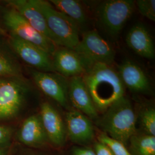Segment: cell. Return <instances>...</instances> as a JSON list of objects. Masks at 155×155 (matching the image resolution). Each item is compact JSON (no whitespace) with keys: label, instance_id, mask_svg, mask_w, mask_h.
I'll use <instances>...</instances> for the list:
<instances>
[{"label":"cell","instance_id":"cell-1","mask_svg":"<svg viewBox=\"0 0 155 155\" xmlns=\"http://www.w3.org/2000/svg\"><path fill=\"white\" fill-rule=\"evenodd\" d=\"M82 78L97 111H105L124 97L125 87L111 65L95 64L83 74Z\"/></svg>","mask_w":155,"mask_h":155},{"label":"cell","instance_id":"cell-2","mask_svg":"<svg viewBox=\"0 0 155 155\" xmlns=\"http://www.w3.org/2000/svg\"><path fill=\"white\" fill-rule=\"evenodd\" d=\"M136 122L133 107L124 96L105 111L99 124L105 134L125 145L134 136Z\"/></svg>","mask_w":155,"mask_h":155},{"label":"cell","instance_id":"cell-3","mask_svg":"<svg viewBox=\"0 0 155 155\" xmlns=\"http://www.w3.org/2000/svg\"><path fill=\"white\" fill-rule=\"evenodd\" d=\"M44 15L50 31L59 46L73 50L79 41V26L72 19L57 11L49 2L33 0Z\"/></svg>","mask_w":155,"mask_h":155},{"label":"cell","instance_id":"cell-4","mask_svg":"<svg viewBox=\"0 0 155 155\" xmlns=\"http://www.w3.org/2000/svg\"><path fill=\"white\" fill-rule=\"evenodd\" d=\"M73 50L81 58L86 71L97 63L111 65L116 56L113 47L93 30L83 33Z\"/></svg>","mask_w":155,"mask_h":155},{"label":"cell","instance_id":"cell-5","mask_svg":"<svg viewBox=\"0 0 155 155\" xmlns=\"http://www.w3.org/2000/svg\"><path fill=\"white\" fill-rule=\"evenodd\" d=\"M135 2L132 0H109L101 3L97 17L106 31L117 36L132 15Z\"/></svg>","mask_w":155,"mask_h":155},{"label":"cell","instance_id":"cell-6","mask_svg":"<svg viewBox=\"0 0 155 155\" xmlns=\"http://www.w3.org/2000/svg\"><path fill=\"white\" fill-rule=\"evenodd\" d=\"M2 19L9 33L37 45L51 55L55 52V45L36 31L13 8L9 6L4 9Z\"/></svg>","mask_w":155,"mask_h":155},{"label":"cell","instance_id":"cell-7","mask_svg":"<svg viewBox=\"0 0 155 155\" xmlns=\"http://www.w3.org/2000/svg\"><path fill=\"white\" fill-rule=\"evenodd\" d=\"M28 90L23 78L0 77V120L16 116Z\"/></svg>","mask_w":155,"mask_h":155},{"label":"cell","instance_id":"cell-8","mask_svg":"<svg viewBox=\"0 0 155 155\" xmlns=\"http://www.w3.org/2000/svg\"><path fill=\"white\" fill-rule=\"evenodd\" d=\"M9 47L15 55L39 71L54 72L52 55L36 45L10 33L8 36Z\"/></svg>","mask_w":155,"mask_h":155},{"label":"cell","instance_id":"cell-9","mask_svg":"<svg viewBox=\"0 0 155 155\" xmlns=\"http://www.w3.org/2000/svg\"><path fill=\"white\" fill-rule=\"evenodd\" d=\"M6 4L15 9L36 31L59 46L58 42L50 31L44 15L33 0H8Z\"/></svg>","mask_w":155,"mask_h":155},{"label":"cell","instance_id":"cell-10","mask_svg":"<svg viewBox=\"0 0 155 155\" xmlns=\"http://www.w3.org/2000/svg\"><path fill=\"white\" fill-rule=\"evenodd\" d=\"M31 75L39 89L46 95L66 107L68 105V84L61 78L51 72L32 70Z\"/></svg>","mask_w":155,"mask_h":155},{"label":"cell","instance_id":"cell-11","mask_svg":"<svg viewBox=\"0 0 155 155\" xmlns=\"http://www.w3.org/2000/svg\"><path fill=\"white\" fill-rule=\"evenodd\" d=\"M68 98L77 110L90 118H97L98 111L94 106L82 75L71 78L68 84Z\"/></svg>","mask_w":155,"mask_h":155},{"label":"cell","instance_id":"cell-12","mask_svg":"<svg viewBox=\"0 0 155 155\" xmlns=\"http://www.w3.org/2000/svg\"><path fill=\"white\" fill-rule=\"evenodd\" d=\"M39 115L48 140L56 146H61L65 141V128L58 111L49 103L43 102Z\"/></svg>","mask_w":155,"mask_h":155},{"label":"cell","instance_id":"cell-13","mask_svg":"<svg viewBox=\"0 0 155 155\" xmlns=\"http://www.w3.org/2000/svg\"><path fill=\"white\" fill-rule=\"evenodd\" d=\"M55 71L67 77L83 75L85 67L77 54L71 49L60 47L52 55Z\"/></svg>","mask_w":155,"mask_h":155},{"label":"cell","instance_id":"cell-14","mask_svg":"<svg viewBox=\"0 0 155 155\" xmlns=\"http://www.w3.org/2000/svg\"><path fill=\"white\" fill-rule=\"evenodd\" d=\"M67 129L72 141L84 143L93 139L94 128L89 118L80 111L75 110L67 113Z\"/></svg>","mask_w":155,"mask_h":155},{"label":"cell","instance_id":"cell-15","mask_svg":"<svg viewBox=\"0 0 155 155\" xmlns=\"http://www.w3.org/2000/svg\"><path fill=\"white\" fill-rule=\"evenodd\" d=\"M118 72L125 87L137 93H146L150 91L149 79L136 64L132 61H125L118 67Z\"/></svg>","mask_w":155,"mask_h":155},{"label":"cell","instance_id":"cell-16","mask_svg":"<svg viewBox=\"0 0 155 155\" xmlns=\"http://www.w3.org/2000/svg\"><path fill=\"white\" fill-rule=\"evenodd\" d=\"M18 140L28 146L39 147L45 144L47 137L39 114L26 118L18 132Z\"/></svg>","mask_w":155,"mask_h":155},{"label":"cell","instance_id":"cell-17","mask_svg":"<svg viewBox=\"0 0 155 155\" xmlns=\"http://www.w3.org/2000/svg\"><path fill=\"white\" fill-rule=\"evenodd\" d=\"M126 42L137 55L147 59L155 58V47L148 30L141 25L133 26L127 33Z\"/></svg>","mask_w":155,"mask_h":155},{"label":"cell","instance_id":"cell-18","mask_svg":"<svg viewBox=\"0 0 155 155\" xmlns=\"http://www.w3.org/2000/svg\"><path fill=\"white\" fill-rule=\"evenodd\" d=\"M0 77L22 78V70L11 47L0 41Z\"/></svg>","mask_w":155,"mask_h":155},{"label":"cell","instance_id":"cell-19","mask_svg":"<svg viewBox=\"0 0 155 155\" xmlns=\"http://www.w3.org/2000/svg\"><path fill=\"white\" fill-rule=\"evenodd\" d=\"M55 9L68 17L79 26L87 22V15L81 4L75 0H51Z\"/></svg>","mask_w":155,"mask_h":155},{"label":"cell","instance_id":"cell-20","mask_svg":"<svg viewBox=\"0 0 155 155\" xmlns=\"http://www.w3.org/2000/svg\"><path fill=\"white\" fill-rule=\"evenodd\" d=\"M132 147L134 155H155V137L150 134L133 136Z\"/></svg>","mask_w":155,"mask_h":155},{"label":"cell","instance_id":"cell-21","mask_svg":"<svg viewBox=\"0 0 155 155\" xmlns=\"http://www.w3.org/2000/svg\"><path fill=\"white\" fill-rule=\"evenodd\" d=\"M98 138L99 142L106 145L114 155H133L129 152L124 144L111 138L105 133L100 134Z\"/></svg>","mask_w":155,"mask_h":155},{"label":"cell","instance_id":"cell-22","mask_svg":"<svg viewBox=\"0 0 155 155\" xmlns=\"http://www.w3.org/2000/svg\"><path fill=\"white\" fill-rule=\"evenodd\" d=\"M141 122L147 134L155 136V110L153 108H148L141 112Z\"/></svg>","mask_w":155,"mask_h":155},{"label":"cell","instance_id":"cell-23","mask_svg":"<svg viewBox=\"0 0 155 155\" xmlns=\"http://www.w3.org/2000/svg\"><path fill=\"white\" fill-rule=\"evenodd\" d=\"M135 2L139 12L147 18L155 21V0H137Z\"/></svg>","mask_w":155,"mask_h":155},{"label":"cell","instance_id":"cell-24","mask_svg":"<svg viewBox=\"0 0 155 155\" xmlns=\"http://www.w3.org/2000/svg\"><path fill=\"white\" fill-rule=\"evenodd\" d=\"M13 134L11 127L0 125V145H5L9 143Z\"/></svg>","mask_w":155,"mask_h":155},{"label":"cell","instance_id":"cell-25","mask_svg":"<svg viewBox=\"0 0 155 155\" xmlns=\"http://www.w3.org/2000/svg\"><path fill=\"white\" fill-rule=\"evenodd\" d=\"M94 152L95 155H114L106 145L100 142L95 145Z\"/></svg>","mask_w":155,"mask_h":155},{"label":"cell","instance_id":"cell-26","mask_svg":"<svg viewBox=\"0 0 155 155\" xmlns=\"http://www.w3.org/2000/svg\"><path fill=\"white\" fill-rule=\"evenodd\" d=\"M72 155H95V152L89 148H79L74 150Z\"/></svg>","mask_w":155,"mask_h":155},{"label":"cell","instance_id":"cell-27","mask_svg":"<svg viewBox=\"0 0 155 155\" xmlns=\"http://www.w3.org/2000/svg\"><path fill=\"white\" fill-rule=\"evenodd\" d=\"M8 35V34L6 33L5 30L0 26V35L3 36H5V37H8V35Z\"/></svg>","mask_w":155,"mask_h":155},{"label":"cell","instance_id":"cell-28","mask_svg":"<svg viewBox=\"0 0 155 155\" xmlns=\"http://www.w3.org/2000/svg\"><path fill=\"white\" fill-rule=\"evenodd\" d=\"M0 155H6V152L5 149L0 147Z\"/></svg>","mask_w":155,"mask_h":155}]
</instances>
